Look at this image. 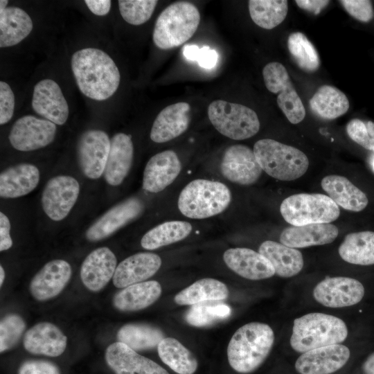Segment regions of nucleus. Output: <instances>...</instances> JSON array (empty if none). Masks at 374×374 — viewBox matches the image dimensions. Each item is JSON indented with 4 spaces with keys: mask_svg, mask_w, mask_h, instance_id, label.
<instances>
[{
    "mask_svg": "<svg viewBox=\"0 0 374 374\" xmlns=\"http://www.w3.org/2000/svg\"><path fill=\"white\" fill-rule=\"evenodd\" d=\"M208 116L220 134L233 140L249 139L260 130L256 113L241 104L214 100L208 107Z\"/></svg>",
    "mask_w": 374,
    "mask_h": 374,
    "instance_id": "nucleus-8",
    "label": "nucleus"
},
{
    "mask_svg": "<svg viewBox=\"0 0 374 374\" xmlns=\"http://www.w3.org/2000/svg\"><path fill=\"white\" fill-rule=\"evenodd\" d=\"M143 204L137 198H130L110 208L87 231L86 238L91 242L103 240L137 217Z\"/></svg>",
    "mask_w": 374,
    "mask_h": 374,
    "instance_id": "nucleus-18",
    "label": "nucleus"
},
{
    "mask_svg": "<svg viewBox=\"0 0 374 374\" xmlns=\"http://www.w3.org/2000/svg\"><path fill=\"white\" fill-rule=\"evenodd\" d=\"M287 48L294 61L303 71L312 73L318 70L321 61L312 42L301 32L292 33L287 39Z\"/></svg>",
    "mask_w": 374,
    "mask_h": 374,
    "instance_id": "nucleus-40",
    "label": "nucleus"
},
{
    "mask_svg": "<svg viewBox=\"0 0 374 374\" xmlns=\"http://www.w3.org/2000/svg\"><path fill=\"white\" fill-rule=\"evenodd\" d=\"M15 110V96L8 84L0 82V124L10 121Z\"/></svg>",
    "mask_w": 374,
    "mask_h": 374,
    "instance_id": "nucleus-46",
    "label": "nucleus"
},
{
    "mask_svg": "<svg viewBox=\"0 0 374 374\" xmlns=\"http://www.w3.org/2000/svg\"><path fill=\"white\" fill-rule=\"evenodd\" d=\"M161 265V258L153 253L134 254L117 265L113 276V283L118 288L143 282L152 276Z\"/></svg>",
    "mask_w": 374,
    "mask_h": 374,
    "instance_id": "nucleus-24",
    "label": "nucleus"
},
{
    "mask_svg": "<svg viewBox=\"0 0 374 374\" xmlns=\"http://www.w3.org/2000/svg\"><path fill=\"white\" fill-rule=\"evenodd\" d=\"M117 339L135 351L152 349L164 339L162 331L145 323H128L122 326Z\"/></svg>",
    "mask_w": 374,
    "mask_h": 374,
    "instance_id": "nucleus-37",
    "label": "nucleus"
},
{
    "mask_svg": "<svg viewBox=\"0 0 374 374\" xmlns=\"http://www.w3.org/2000/svg\"><path fill=\"white\" fill-rule=\"evenodd\" d=\"M220 170L226 179L241 185L253 184L262 172L253 150L241 144L231 145L225 150Z\"/></svg>",
    "mask_w": 374,
    "mask_h": 374,
    "instance_id": "nucleus-14",
    "label": "nucleus"
},
{
    "mask_svg": "<svg viewBox=\"0 0 374 374\" xmlns=\"http://www.w3.org/2000/svg\"><path fill=\"white\" fill-rule=\"evenodd\" d=\"M55 123L26 115L17 119L12 125L8 138L12 146L19 151H33L44 148L54 140Z\"/></svg>",
    "mask_w": 374,
    "mask_h": 374,
    "instance_id": "nucleus-10",
    "label": "nucleus"
},
{
    "mask_svg": "<svg viewBox=\"0 0 374 374\" xmlns=\"http://www.w3.org/2000/svg\"><path fill=\"white\" fill-rule=\"evenodd\" d=\"M229 290L222 282L214 278H202L179 292L175 301L180 305H193L206 301H219L226 299Z\"/></svg>",
    "mask_w": 374,
    "mask_h": 374,
    "instance_id": "nucleus-35",
    "label": "nucleus"
},
{
    "mask_svg": "<svg viewBox=\"0 0 374 374\" xmlns=\"http://www.w3.org/2000/svg\"><path fill=\"white\" fill-rule=\"evenodd\" d=\"M190 106L179 102L167 106L156 117L151 131L150 139L158 143H165L180 136L188 127Z\"/></svg>",
    "mask_w": 374,
    "mask_h": 374,
    "instance_id": "nucleus-23",
    "label": "nucleus"
},
{
    "mask_svg": "<svg viewBox=\"0 0 374 374\" xmlns=\"http://www.w3.org/2000/svg\"><path fill=\"white\" fill-rule=\"evenodd\" d=\"M295 3L300 8L317 15L329 4L330 1L296 0Z\"/></svg>",
    "mask_w": 374,
    "mask_h": 374,
    "instance_id": "nucleus-50",
    "label": "nucleus"
},
{
    "mask_svg": "<svg viewBox=\"0 0 374 374\" xmlns=\"http://www.w3.org/2000/svg\"><path fill=\"white\" fill-rule=\"evenodd\" d=\"M312 112L326 120L337 118L347 112L349 101L339 89L331 85L320 87L309 102Z\"/></svg>",
    "mask_w": 374,
    "mask_h": 374,
    "instance_id": "nucleus-34",
    "label": "nucleus"
},
{
    "mask_svg": "<svg viewBox=\"0 0 374 374\" xmlns=\"http://www.w3.org/2000/svg\"><path fill=\"white\" fill-rule=\"evenodd\" d=\"M8 1L7 0H1L0 1V10L6 9L7 7Z\"/></svg>",
    "mask_w": 374,
    "mask_h": 374,
    "instance_id": "nucleus-55",
    "label": "nucleus"
},
{
    "mask_svg": "<svg viewBox=\"0 0 374 374\" xmlns=\"http://www.w3.org/2000/svg\"><path fill=\"white\" fill-rule=\"evenodd\" d=\"M39 181L38 168L30 163H20L10 167L0 175V196L17 198L28 194Z\"/></svg>",
    "mask_w": 374,
    "mask_h": 374,
    "instance_id": "nucleus-29",
    "label": "nucleus"
},
{
    "mask_svg": "<svg viewBox=\"0 0 374 374\" xmlns=\"http://www.w3.org/2000/svg\"><path fill=\"white\" fill-rule=\"evenodd\" d=\"M271 328L263 323L251 322L239 328L227 348L231 367L240 373L256 371L268 357L274 342Z\"/></svg>",
    "mask_w": 374,
    "mask_h": 374,
    "instance_id": "nucleus-2",
    "label": "nucleus"
},
{
    "mask_svg": "<svg viewBox=\"0 0 374 374\" xmlns=\"http://www.w3.org/2000/svg\"><path fill=\"white\" fill-rule=\"evenodd\" d=\"M217 57V53L215 50L205 46L199 48L196 61H197L200 66L205 69H211L215 66Z\"/></svg>",
    "mask_w": 374,
    "mask_h": 374,
    "instance_id": "nucleus-49",
    "label": "nucleus"
},
{
    "mask_svg": "<svg viewBox=\"0 0 374 374\" xmlns=\"http://www.w3.org/2000/svg\"><path fill=\"white\" fill-rule=\"evenodd\" d=\"M134 146L130 135L116 134L110 140V149L104 171L106 181L111 186L121 184L132 166Z\"/></svg>",
    "mask_w": 374,
    "mask_h": 374,
    "instance_id": "nucleus-27",
    "label": "nucleus"
},
{
    "mask_svg": "<svg viewBox=\"0 0 374 374\" xmlns=\"http://www.w3.org/2000/svg\"><path fill=\"white\" fill-rule=\"evenodd\" d=\"M372 166H373V170H374V159H373V161H372Z\"/></svg>",
    "mask_w": 374,
    "mask_h": 374,
    "instance_id": "nucleus-56",
    "label": "nucleus"
},
{
    "mask_svg": "<svg viewBox=\"0 0 374 374\" xmlns=\"http://www.w3.org/2000/svg\"><path fill=\"white\" fill-rule=\"evenodd\" d=\"M253 150L262 170L278 180L296 179L309 167V160L304 152L273 139L258 141Z\"/></svg>",
    "mask_w": 374,
    "mask_h": 374,
    "instance_id": "nucleus-6",
    "label": "nucleus"
},
{
    "mask_svg": "<svg viewBox=\"0 0 374 374\" xmlns=\"http://www.w3.org/2000/svg\"><path fill=\"white\" fill-rule=\"evenodd\" d=\"M120 13L123 19L132 25H141L151 17L158 3L156 0H120Z\"/></svg>",
    "mask_w": 374,
    "mask_h": 374,
    "instance_id": "nucleus-42",
    "label": "nucleus"
},
{
    "mask_svg": "<svg viewBox=\"0 0 374 374\" xmlns=\"http://www.w3.org/2000/svg\"><path fill=\"white\" fill-rule=\"evenodd\" d=\"M262 76L267 89L278 93L277 104L287 120L292 124L301 122L305 109L285 67L279 62H270L263 68Z\"/></svg>",
    "mask_w": 374,
    "mask_h": 374,
    "instance_id": "nucleus-9",
    "label": "nucleus"
},
{
    "mask_svg": "<svg viewBox=\"0 0 374 374\" xmlns=\"http://www.w3.org/2000/svg\"><path fill=\"white\" fill-rule=\"evenodd\" d=\"M364 374H374V353H371L362 364Z\"/></svg>",
    "mask_w": 374,
    "mask_h": 374,
    "instance_id": "nucleus-52",
    "label": "nucleus"
},
{
    "mask_svg": "<svg viewBox=\"0 0 374 374\" xmlns=\"http://www.w3.org/2000/svg\"><path fill=\"white\" fill-rule=\"evenodd\" d=\"M248 6L252 21L267 30L282 23L288 11V1L286 0H250Z\"/></svg>",
    "mask_w": 374,
    "mask_h": 374,
    "instance_id": "nucleus-39",
    "label": "nucleus"
},
{
    "mask_svg": "<svg viewBox=\"0 0 374 374\" xmlns=\"http://www.w3.org/2000/svg\"><path fill=\"white\" fill-rule=\"evenodd\" d=\"M32 107L34 111L46 120L62 125L69 116L68 103L56 82L44 79L34 87Z\"/></svg>",
    "mask_w": 374,
    "mask_h": 374,
    "instance_id": "nucleus-16",
    "label": "nucleus"
},
{
    "mask_svg": "<svg viewBox=\"0 0 374 374\" xmlns=\"http://www.w3.org/2000/svg\"><path fill=\"white\" fill-rule=\"evenodd\" d=\"M181 169L177 154L165 150L152 157L143 172V188L150 193H159L172 184Z\"/></svg>",
    "mask_w": 374,
    "mask_h": 374,
    "instance_id": "nucleus-20",
    "label": "nucleus"
},
{
    "mask_svg": "<svg viewBox=\"0 0 374 374\" xmlns=\"http://www.w3.org/2000/svg\"><path fill=\"white\" fill-rule=\"evenodd\" d=\"M223 259L229 269L247 279L262 280L275 274L270 262L261 253L251 249H229L224 253Z\"/></svg>",
    "mask_w": 374,
    "mask_h": 374,
    "instance_id": "nucleus-21",
    "label": "nucleus"
},
{
    "mask_svg": "<svg viewBox=\"0 0 374 374\" xmlns=\"http://www.w3.org/2000/svg\"><path fill=\"white\" fill-rule=\"evenodd\" d=\"M66 341V337L55 325L41 322L26 331L23 344L30 353L57 357L65 350Z\"/></svg>",
    "mask_w": 374,
    "mask_h": 374,
    "instance_id": "nucleus-25",
    "label": "nucleus"
},
{
    "mask_svg": "<svg viewBox=\"0 0 374 374\" xmlns=\"http://www.w3.org/2000/svg\"><path fill=\"white\" fill-rule=\"evenodd\" d=\"M110 149V139L102 130H91L80 137L77 145L80 166L84 175L98 179L104 173Z\"/></svg>",
    "mask_w": 374,
    "mask_h": 374,
    "instance_id": "nucleus-13",
    "label": "nucleus"
},
{
    "mask_svg": "<svg viewBox=\"0 0 374 374\" xmlns=\"http://www.w3.org/2000/svg\"><path fill=\"white\" fill-rule=\"evenodd\" d=\"M105 360L115 374H169L154 361L119 341L107 347Z\"/></svg>",
    "mask_w": 374,
    "mask_h": 374,
    "instance_id": "nucleus-17",
    "label": "nucleus"
},
{
    "mask_svg": "<svg viewBox=\"0 0 374 374\" xmlns=\"http://www.w3.org/2000/svg\"><path fill=\"white\" fill-rule=\"evenodd\" d=\"M338 252L342 260L348 263L374 265V232L364 231L346 235Z\"/></svg>",
    "mask_w": 374,
    "mask_h": 374,
    "instance_id": "nucleus-33",
    "label": "nucleus"
},
{
    "mask_svg": "<svg viewBox=\"0 0 374 374\" xmlns=\"http://www.w3.org/2000/svg\"><path fill=\"white\" fill-rule=\"evenodd\" d=\"M258 252L270 262L275 274L280 277L290 278L298 274L304 265L300 251L277 242H263Z\"/></svg>",
    "mask_w": 374,
    "mask_h": 374,
    "instance_id": "nucleus-30",
    "label": "nucleus"
},
{
    "mask_svg": "<svg viewBox=\"0 0 374 374\" xmlns=\"http://www.w3.org/2000/svg\"><path fill=\"white\" fill-rule=\"evenodd\" d=\"M71 276V268L66 261H50L32 279L29 287L30 294L38 301L51 299L63 290Z\"/></svg>",
    "mask_w": 374,
    "mask_h": 374,
    "instance_id": "nucleus-19",
    "label": "nucleus"
},
{
    "mask_svg": "<svg viewBox=\"0 0 374 374\" xmlns=\"http://www.w3.org/2000/svg\"><path fill=\"white\" fill-rule=\"evenodd\" d=\"M230 308L217 301H206L193 305L185 315L186 322L193 326H207L226 319Z\"/></svg>",
    "mask_w": 374,
    "mask_h": 374,
    "instance_id": "nucleus-41",
    "label": "nucleus"
},
{
    "mask_svg": "<svg viewBox=\"0 0 374 374\" xmlns=\"http://www.w3.org/2000/svg\"><path fill=\"white\" fill-rule=\"evenodd\" d=\"M339 3L353 18L362 22H369L374 18V9L371 1L341 0Z\"/></svg>",
    "mask_w": 374,
    "mask_h": 374,
    "instance_id": "nucleus-45",
    "label": "nucleus"
},
{
    "mask_svg": "<svg viewBox=\"0 0 374 374\" xmlns=\"http://www.w3.org/2000/svg\"><path fill=\"white\" fill-rule=\"evenodd\" d=\"M200 21L197 8L186 1L175 2L158 17L152 34L154 44L161 49L177 47L194 35Z\"/></svg>",
    "mask_w": 374,
    "mask_h": 374,
    "instance_id": "nucleus-4",
    "label": "nucleus"
},
{
    "mask_svg": "<svg viewBox=\"0 0 374 374\" xmlns=\"http://www.w3.org/2000/svg\"><path fill=\"white\" fill-rule=\"evenodd\" d=\"M33 21L23 9L10 6L0 10V47L15 46L32 31Z\"/></svg>",
    "mask_w": 374,
    "mask_h": 374,
    "instance_id": "nucleus-32",
    "label": "nucleus"
},
{
    "mask_svg": "<svg viewBox=\"0 0 374 374\" xmlns=\"http://www.w3.org/2000/svg\"><path fill=\"white\" fill-rule=\"evenodd\" d=\"M18 374H60L57 366L45 360H28L19 367Z\"/></svg>",
    "mask_w": 374,
    "mask_h": 374,
    "instance_id": "nucleus-47",
    "label": "nucleus"
},
{
    "mask_svg": "<svg viewBox=\"0 0 374 374\" xmlns=\"http://www.w3.org/2000/svg\"><path fill=\"white\" fill-rule=\"evenodd\" d=\"M71 66L80 91L89 98L106 100L119 86L121 75L116 64L100 49L77 51L71 57Z\"/></svg>",
    "mask_w": 374,
    "mask_h": 374,
    "instance_id": "nucleus-1",
    "label": "nucleus"
},
{
    "mask_svg": "<svg viewBox=\"0 0 374 374\" xmlns=\"http://www.w3.org/2000/svg\"><path fill=\"white\" fill-rule=\"evenodd\" d=\"M199 48L196 46H186L184 49V56L191 60H196Z\"/></svg>",
    "mask_w": 374,
    "mask_h": 374,
    "instance_id": "nucleus-53",
    "label": "nucleus"
},
{
    "mask_svg": "<svg viewBox=\"0 0 374 374\" xmlns=\"http://www.w3.org/2000/svg\"><path fill=\"white\" fill-rule=\"evenodd\" d=\"M348 336L345 322L333 315L312 312L294 321L290 345L303 353L312 349L339 344Z\"/></svg>",
    "mask_w": 374,
    "mask_h": 374,
    "instance_id": "nucleus-3",
    "label": "nucleus"
},
{
    "mask_svg": "<svg viewBox=\"0 0 374 374\" xmlns=\"http://www.w3.org/2000/svg\"><path fill=\"white\" fill-rule=\"evenodd\" d=\"M5 278V271L2 266L0 267V285H2Z\"/></svg>",
    "mask_w": 374,
    "mask_h": 374,
    "instance_id": "nucleus-54",
    "label": "nucleus"
},
{
    "mask_svg": "<svg viewBox=\"0 0 374 374\" xmlns=\"http://www.w3.org/2000/svg\"><path fill=\"white\" fill-rule=\"evenodd\" d=\"M157 350L162 362L178 374H193L197 368L195 355L175 338H164Z\"/></svg>",
    "mask_w": 374,
    "mask_h": 374,
    "instance_id": "nucleus-36",
    "label": "nucleus"
},
{
    "mask_svg": "<svg viewBox=\"0 0 374 374\" xmlns=\"http://www.w3.org/2000/svg\"><path fill=\"white\" fill-rule=\"evenodd\" d=\"M350 355L349 348L340 344L312 349L298 357L295 369L300 374H330L341 368Z\"/></svg>",
    "mask_w": 374,
    "mask_h": 374,
    "instance_id": "nucleus-15",
    "label": "nucleus"
},
{
    "mask_svg": "<svg viewBox=\"0 0 374 374\" xmlns=\"http://www.w3.org/2000/svg\"><path fill=\"white\" fill-rule=\"evenodd\" d=\"M192 225L184 221H168L157 225L142 238L143 248L153 250L186 238L192 231Z\"/></svg>",
    "mask_w": 374,
    "mask_h": 374,
    "instance_id": "nucleus-38",
    "label": "nucleus"
},
{
    "mask_svg": "<svg viewBox=\"0 0 374 374\" xmlns=\"http://www.w3.org/2000/svg\"><path fill=\"white\" fill-rule=\"evenodd\" d=\"M365 290L359 280L344 276L328 277L314 288L313 296L320 304L332 308L354 305L362 301Z\"/></svg>",
    "mask_w": 374,
    "mask_h": 374,
    "instance_id": "nucleus-12",
    "label": "nucleus"
},
{
    "mask_svg": "<svg viewBox=\"0 0 374 374\" xmlns=\"http://www.w3.org/2000/svg\"><path fill=\"white\" fill-rule=\"evenodd\" d=\"M79 193V183L73 177L59 175L51 178L42 195L44 211L54 221L64 219L75 204Z\"/></svg>",
    "mask_w": 374,
    "mask_h": 374,
    "instance_id": "nucleus-11",
    "label": "nucleus"
},
{
    "mask_svg": "<svg viewBox=\"0 0 374 374\" xmlns=\"http://www.w3.org/2000/svg\"><path fill=\"white\" fill-rule=\"evenodd\" d=\"M231 201V191L225 184L199 179L190 181L181 191L178 208L186 217L204 219L223 212Z\"/></svg>",
    "mask_w": 374,
    "mask_h": 374,
    "instance_id": "nucleus-5",
    "label": "nucleus"
},
{
    "mask_svg": "<svg viewBox=\"0 0 374 374\" xmlns=\"http://www.w3.org/2000/svg\"><path fill=\"white\" fill-rule=\"evenodd\" d=\"M280 211L293 226L330 223L338 219L340 210L332 199L320 193H299L285 198Z\"/></svg>",
    "mask_w": 374,
    "mask_h": 374,
    "instance_id": "nucleus-7",
    "label": "nucleus"
},
{
    "mask_svg": "<svg viewBox=\"0 0 374 374\" xmlns=\"http://www.w3.org/2000/svg\"><path fill=\"white\" fill-rule=\"evenodd\" d=\"M161 294V287L159 282H141L126 287L116 293L113 299V304L121 311H137L153 304Z\"/></svg>",
    "mask_w": 374,
    "mask_h": 374,
    "instance_id": "nucleus-31",
    "label": "nucleus"
},
{
    "mask_svg": "<svg viewBox=\"0 0 374 374\" xmlns=\"http://www.w3.org/2000/svg\"><path fill=\"white\" fill-rule=\"evenodd\" d=\"M26 328L23 319L15 314L5 316L0 322V351L12 348L20 339Z\"/></svg>",
    "mask_w": 374,
    "mask_h": 374,
    "instance_id": "nucleus-43",
    "label": "nucleus"
},
{
    "mask_svg": "<svg viewBox=\"0 0 374 374\" xmlns=\"http://www.w3.org/2000/svg\"><path fill=\"white\" fill-rule=\"evenodd\" d=\"M321 186L328 197L345 210L359 212L368 205L366 194L345 177L326 176L322 179Z\"/></svg>",
    "mask_w": 374,
    "mask_h": 374,
    "instance_id": "nucleus-28",
    "label": "nucleus"
},
{
    "mask_svg": "<svg viewBox=\"0 0 374 374\" xmlns=\"http://www.w3.org/2000/svg\"><path fill=\"white\" fill-rule=\"evenodd\" d=\"M338 234L337 227L330 223L292 226L282 231L280 242L289 247L305 248L330 244Z\"/></svg>",
    "mask_w": 374,
    "mask_h": 374,
    "instance_id": "nucleus-26",
    "label": "nucleus"
},
{
    "mask_svg": "<svg viewBox=\"0 0 374 374\" xmlns=\"http://www.w3.org/2000/svg\"><path fill=\"white\" fill-rule=\"evenodd\" d=\"M10 223L8 217L0 213V251H3L10 249L12 245V240L10 235Z\"/></svg>",
    "mask_w": 374,
    "mask_h": 374,
    "instance_id": "nucleus-48",
    "label": "nucleus"
},
{
    "mask_svg": "<svg viewBox=\"0 0 374 374\" xmlns=\"http://www.w3.org/2000/svg\"><path fill=\"white\" fill-rule=\"evenodd\" d=\"M346 132L354 142L374 152V122L352 119L346 125Z\"/></svg>",
    "mask_w": 374,
    "mask_h": 374,
    "instance_id": "nucleus-44",
    "label": "nucleus"
},
{
    "mask_svg": "<svg viewBox=\"0 0 374 374\" xmlns=\"http://www.w3.org/2000/svg\"><path fill=\"white\" fill-rule=\"evenodd\" d=\"M84 2L89 10L98 16L108 14L112 4V1L109 0H86Z\"/></svg>",
    "mask_w": 374,
    "mask_h": 374,
    "instance_id": "nucleus-51",
    "label": "nucleus"
},
{
    "mask_svg": "<svg viewBox=\"0 0 374 374\" xmlns=\"http://www.w3.org/2000/svg\"><path fill=\"white\" fill-rule=\"evenodd\" d=\"M116 264V258L109 248L93 250L81 265L80 278L83 284L91 291H100L113 278Z\"/></svg>",
    "mask_w": 374,
    "mask_h": 374,
    "instance_id": "nucleus-22",
    "label": "nucleus"
}]
</instances>
